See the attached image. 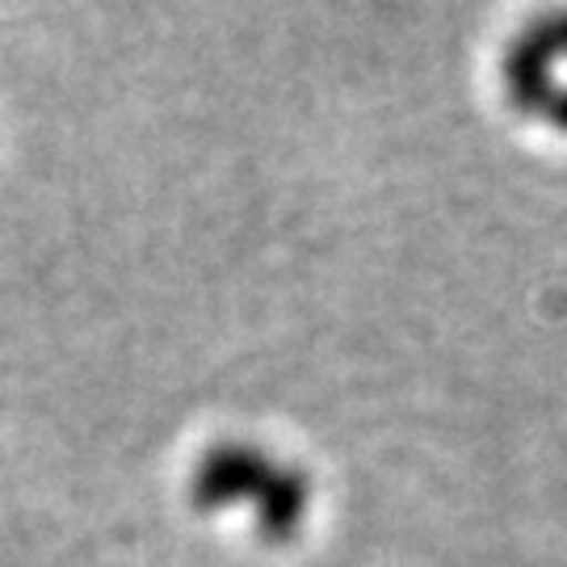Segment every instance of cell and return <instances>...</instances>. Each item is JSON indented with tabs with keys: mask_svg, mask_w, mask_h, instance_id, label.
Returning <instances> with one entry per match:
<instances>
[{
	"mask_svg": "<svg viewBox=\"0 0 567 567\" xmlns=\"http://www.w3.org/2000/svg\"><path fill=\"white\" fill-rule=\"evenodd\" d=\"M194 496L206 508H224L227 501H240V496H257V517L261 529L274 538H286L290 529L299 526L307 508V484L290 471L278 466L274 458H265L248 446H224L215 450L198 475H194Z\"/></svg>",
	"mask_w": 567,
	"mask_h": 567,
	"instance_id": "cell-1",
	"label": "cell"
}]
</instances>
